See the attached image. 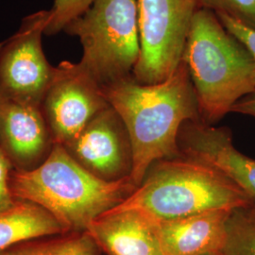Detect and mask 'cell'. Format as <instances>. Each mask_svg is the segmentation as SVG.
<instances>
[{
    "label": "cell",
    "instance_id": "1",
    "mask_svg": "<svg viewBox=\"0 0 255 255\" xmlns=\"http://www.w3.org/2000/svg\"><path fill=\"white\" fill-rule=\"evenodd\" d=\"M104 97L125 124L132 146L130 179L138 186L152 164L181 156L182 125L201 120L199 101L186 64L167 80L142 84L132 76L102 87Z\"/></svg>",
    "mask_w": 255,
    "mask_h": 255
},
{
    "label": "cell",
    "instance_id": "2",
    "mask_svg": "<svg viewBox=\"0 0 255 255\" xmlns=\"http://www.w3.org/2000/svg\"><path fill=\"white\" fill-rule=\"evenodd\" d=\"M136 187L130 177L117 182L97 178L61 145H55L39 167L11 170L9 176L13 199L46 210L66 233L86 232L95 219L125 201Z\"/></svg>",
    "mask_w": 255,
    "mask_h": 255
},
{
    "label": "cell",
    "instance_id": "3",
    "mask_svg": "<svg viewBox=\"0 0 255 255\" xmlns=\"http://www.w3.org/2000/svg\"><path fill=\"white\" fill-rule=\"evenodd\" d=\"M182 61L199 101L201 120L214 125L255 89V64L246 46L201 8L192 21Z\"/></svg>",
    "mask_w": 255,
    "mask_h": 255
},
{
    "label": "cell",
    "instance_id": "4",
    "mask_svg": "<svg viewBox=\"0 0 255 255\" xmlns=\"http://www.w3.org/2000/svg\"><path fill=\"white\" fill-rule=\"evenodd\" d=\"M253 206L246 195L214 168L179 156L152 164L142 182L117 209L134 210L155 221L212 210Z\"/></svg>",
    "mask_w": 255,
    "mask_h": 255
},
{
    "label": "cell",
    "instance_id": "5",
    "mask_svg": "<svg viewBox=\"0 0 255 255\" xmlns=\"http://www.w3.org/2000/svg\"><path fill=\"white\" fill-rule=\"evenodd\" d=\"M64 31L80 39L79 64L101 87L132 76L141 50L137 0H94Z\"/></svg>",
    "mask_w": 255,
    "mask_h": 255
},
{
    "label": "cell",
    "instance_id": "6",
    "mask_svg": "<svg viewBox=\"0 0 255 255\" xmlns=\"http://www.w3.org/2000/svg\"><path fill=\"white\" fill-rule=\"evenodd\" d=\"M200 0H137L140 56L132 77L142 84L167 80L182 63Z\"/></svg>",
    "mask_w": 255,
    "mask_h": 255
},
{
    "label": "cell",
    "instance_id": "7",
    "mask_svg": "<svg viewBox=\"0 0 255 255\" xmlns=\"http://www.w3.org/2000/svg\"><path fill=\"white\" fill-rule=\"evenodd\" d=\"M47 20L48 10L27 15L0 44V97L41 107L56 74L42 46Z\"/></svg>",
    "mask_w": 255,
    "mask_h": 255
},
{
    "label": "cell",
    "instance_id": "8",
    "mask_svg": "<svg viewBox=\"0 0 255 255\" xmlns=\"http://www.w3.org/2000/svg\"><path fill=\"white\" fill-rule=\"evenodd\" d=\"M109 106L102 87L81 64L63 62L56 66L41 110L55 144L64 146Z\"/></svg>",
    "mask_w": 255,
    "mask_h": 255
},
{
    "label": "cell",
    "instance_id": "9",
    "mask_svg": "<svg viewBox=\"0 0 255 255\" xmlns=\"http://www.w3.org/2000/svg\"><path fill=\"white\" fill-rule=\"evenodd\" d=\"M65 150L84 169L106 182L130 177L132 146L127 128L113 107L100 112Z\"/></svg>",
    "mask_w": 255,
    "mask_h": 255
},
{
    "label": "cell",
    "instance_id": "10",
    "mask_svg": "<svg viewBox=\"0 0 255 255\" xmlns=\"http://www.w3.org/2000/svg\"><path fill=\"white\" fill-rule=\"evenodd\" d=\"M180 154L206 164L243 192L255 207V159L234 146L225 127H214L202 120H190L181 128Z\"/></svg>",
    "mask_w": 255,
    "mask_h": 255
},
{
    "label": "cell",
    "instance_id": "11",
    "mask_svg": "<svg viewBox=\"0 0 255 255\" xmlns=\"http://www.w3.org/2000/svg\"><path fill=\"white\" fill-rule=\"evenodd\" d=\"M55 145L41 107L0 97V150L12 170L39 167Z\"/></svg>",
    "mask_w": 255,
    "mask_h": 255
},
{
    "label": "cell",
    "instance_id": "12",
    "mask_svg": "<svg viewBox=\"0 0 255 255\" xmlns=\"http://www.w3.org/2000/svg\"><path fill=\"white\" fill-rule=\"evenodd\" d=\"M86 232L103 255H164L154 220L134 210L113 208Z\"/></svg>",
    "mask_w": 255,
    "mask_h": 255
},
{
    "label": "cell",
    "instance_id": "13",
    "mask_svg": "<svg viewBox=\"0 0 255 255\" xmlns=\"http://www.w3.org/2000/svg\"><path fill=\"white\" fill-rule=\"evenodd\" d=\"M233 210H212L181 219L155 221L164 255L220 253Z\"/></svg>",
    "mask_w": 255,
    "mask_h": 255
},
{
    "label": "cell",
    "instance_id": "14",
    "mask_svg": "<svg viewBox=\"0 0 255 255\" xmlns=\"http://www.w3.org/2000/svg\"><path fill=\"white\" fill-rule=\"evenodd\" d=\"M66 234L46 210L29 201H16L0 212V252L21 242Z\"/></svg>",
    "mask_w": 255,
    "mask_h": 255
},
{
    "label": "cell",
    "instance_id": "15",
    "mask_svg": "<svg viewBox=\"0 0 255 255\" xmlns=\"http://www.w3.org/2000/svg\"><path fill=\"white\" fill-rule=\"evenodd\" d=\"M2 255H103L87 232L66 233L21 242Z\"/></svg>",
    "mask_w": 255,
    "mask_h": 255
},
{
    "label": "cell",
    "instance_id": "16",
    "mask_svg": "<svg viewBox=\"0 0 255 255\" xmlns=\"http://www.w3.org/2000/svg\"><path fill=\"white\" fill-rule=\"evenodd\" d=\"M220 253L222 255H255V207L233 210Z\"/></svg>",
    "mask_w": 255,
    "mask_h": 255
},
{
    "label": "cell",
    "instance_id": "17",
    "mask_svg": "<svg viewBox=\"0 0 255 255\" xmlns=\"http://www.w3.org/2000/svg\"><path fill=\"white\" fill-rule=\"evenodd\" d=\"M94 0H54L48 10L45 35L51 36L64 30L73 20L82 15L91 7Z\"/></svg>",
    "mask_w": 255,
    "mask_h": 255
},
{
    "label": "cell",
    "instance_id": "18",
    "mask_svg": "<svg viewBox=\"0 0 255 255\" xmlns=\"http://www.w3.org/2000/svg\"><path fill=\"white\" fill-rule=\"evenodd\" d=\"M201 8L227 14L255 29V0H200Z\"/></svg>",
    "mask_w": 255,
    "mask_h": 255
},
{
    "label": "cell",
    "instance_id": "19",
    "mask_svg": "<svg viewBox=\"0 0 255 255\" xmlns=\"http://www.w3.org/2000/svg\"><path fill=\"white\" fill-rule=\"evenodd\" d=\"M222 25L227 28L234 36L246 46L247 49L252 55L255 64V29L247 27L244 24L232 18L227 14L217 13Z\"/></svg>",
    "mask_w": 255,
    "mask_h": 255
},
{
    "label": "cell",
    "instance_id": "20",
    "mask_svg": "<svg viewBox=\"0 0 255 255\" xmlns=\"http://www.w3.org/2000/svg\"><path fill=\"white\" fill-rule=\"evenodd\" d=\"M12 167L8 159L0 150V212L8 210L15 203L10 188H9V176Z\"/></svg>",
    "mask_w": 255,
    "mask_h": 255
},
{
    "label": "cell",
    "instance_id": "21",
    "mask_svg": "<svg viewBox=\"0 0 255 255\" xmlns=\"http://www.w3.org/2000/svg\"><path fill=\"white\" fill-rule=\"evenodd\" d=\"M231 113H237L255 119V89L237 101L231 110Z\"/></svg>",
    "mask_w": 255,
    "mask_h": 255
},
{
    "label": "cell",
    "instance_id": "22",
    "mask_svg": "<svg viewBox=\"0 0 255 255\" xmlns=\"http://www.w3.org/2000/svg\"><path fill=\"white\" fill-rule=\"evenodd\" d=\"M222 255L221 253H212V254H208V255Z\"/></svg>",
    "mask_w": 255,
    "mask_h": 255
},
{
    "label": "cell",
    "instance_id": "23",
    "mask_svg": "<svg viewBox=\"0 0 255 255\" xmlns=\"http://www.w3.org/2000/svg\"><path fill=\"white\" fill-rule=\"evenodd\" d=\"M0 255H2V252H0Z\"/></svg>",
    "mask_w": 255,
    "mask_h": 255
}]
</instances>
